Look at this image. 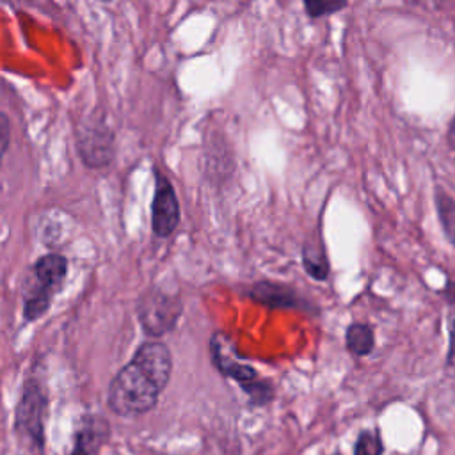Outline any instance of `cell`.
I'll return each mask as SVG.
<instances>
[{"label":"cell","instance_id":"obj_5","mask_svg":"<svg viewBox=\"0 0 455 455\" xmlns=\"http://www.w3.org/2000/svg\"><path fill=\"white\" fill-rule=\"evenodd\" d=\"M183 311L178 293H169L158 286L148 288L137 302V318L146 336L156 339L174 331Z\"/></svg>","mask_w":455,"mask_h":455},{"label":"cell","instance_id":"obj_7","mask_svg":"<svg viewBox=\"0 0 455 455\" xmlns=\"http://www.w3.org/2000/svg\"><path fill=\"white\" fill-rule=\"evenodd\" d=\"M180 222V204L169 178L156 172V187L151 206V228L158 238H167Z\"/></svg>","mask_w":455,"mask_h":455},{"label":"cell","instance_id":"obj_18","mask_svg":"<svg viewBox=\"0 0 455 455\" xmlns=\"http://www.w3.org/2000/svg\"><path fill=\"white\" fill-rule=\"evenodd\" d=\"M448 142H450V149H451V155H453V160H455V116H453V121H451V126H450Z\"/></svg>","mask_w":455,"mask_h":455},{"label":"cell","instance_id":"obj_2","mask_svg":"<svg viewBox=\"0 0 455 455\" xmlns=\"http://www.w3.org/2000/svg\"><path fill=\"white\" fill-rule=\"evenodd\" d=\"M208 348L212 363L217 368V371L222 377L235 380L240 386V389L249 396L251 405L261 407L272 402L274 386L268 380L261 379L259 373L251 364L242 361V357L236 354L233 341L224 332H213Z\"/></svg>","mask_w":455,"mask_h":455},{"label":"cell","instance_id":"obj_10","mask_svg":"<svg viewBox=\"0 0 455 455\" xmlns=\"http://www.w3.org/2000/svg\"><path fill=\"white\" fill-rule=\"evenodd\" d=\"M302 265L309 277L316 281H325L329 275V259L325 245L320 236H311L302 247Z\"/></svg>","mask_w":455,"mask_h":455},{"label":"cell","instance_id":"obj_14","mask_svg":"<svg viewBox=\"0 0 455 455\" xmlns=\"http://www.w3.org/2000/svg\"><path fill=\"white\" fill-rule=\"evenodd\" d=\"M304 7L307 16L322 18L345 9L347 0H304Z\"/></svg>","mask_w":455,"mask_h":455},{"label":"cell","instance_id":"obj_11","mask_svg":"<svg viewBox=\"0 0 455 455\" xmlns=\"http://www.w3.org/2000/svg\"><path fill=\"white\" fill-rule=\"evenodd\" d=\"M345 343H347V350L352 355H355V357L368 355L375 347L373 327L368 323H363V322L350 323L345 332Z\"/></svg>","mask_w":455,"mask_h":455},{"label":"cell","instance_id":"obj_3","mask_svg":"<svg viewBox=\"0 0 455 455\" xmlns=\"http://www.w3.org/2000/svg\"><path fill=\"white\" fill-rule=\"evenodd\" d=\"M68 272V261L64 256L50 252L41 256L23 286V320L36 322L48 309L53 297L60 291Z\"/></svg>","mask_w":455,"mask_h":455},{"label":"cell","instance_id":"obj_9","mask_svg":"<svg viewBox=\"0 0 455 455\" xmlns=\"http://www.w3.org/2000/svg\"><path fill=\"white\" fill-rule=\"evenodd\" d=\"M249 297L272 309H309V304L290 286L272 281H259L249 290Z\"/></svg>","mask_w":455,"mask_h":455},{"label":"cell","instance_id":"obj_16","mask_svg":"<svg viewBox=\"0 0 455 455\" xmlns=\"http://www.w3.org/2000/svg\"><path fill=\"white\" fill-rule=\"evenodd\" d=\"M9 142H11V121L4 112H0V167H2L4 155L9 148Z\"/></svg>","mask_w":455,"mask_h":455},{"label":"cell","instance_id":"obj_6","mask_svg":"<svg viewBox=\"0 0 455 455\" xmlns=\"http://www.w3.org/2000/svg\"><path fill=\"white\" fill-rule=\"evenodd\" d=\"M78 155L87 167H105L116 155L114 133L101 114H91L76 132Z\"/></svg>","mask_w":455,"mask_h":455},{"label":"cell","instance_id":"obj_19","mask_svg":"<svg viewBox=\"0 0 455 455\" xmlns=\"http://www.w3.org/2000/svg\"><path fill=\"white\" fill-rule=\"evenodd\" d=\"M332 455H341V453H339V451H334V453H332Z\"/></svg>","mask_w":455,"mask_h":455},{"label":"cell","instance_id":"obj_17","mask_svg":"<svg viewBox=\"0 0 455 455\" xmlns=\"http://www.w3.org/2000/svg\"><path fill=\"white\" fill-rule=\"evenodd\" d=\"M441 295L446 299V302L455 304V281H448L446 286L441 290Z\"/></svg>","mask_w":455,"mask_h":455},{"label":"cell","instance_id":"obj_4","mask_svg":"<svg viewBox=\"0 0 455 455\" xmlns=\"http://www.w3.org/2000/svg\"><path fill=\"white\" fill-rule=\"evenodd\" d=\"M48 407L50 400L43 382L37 379H27L16 403L14 428L21 439L37 450H43L46 441Z\"/></svg>","mask_w":455,"mask_h":455},{"label":"cell","instance_id":"obj_12","mask_svg":"<svg viewBox=\"0 0 455 455\" xmlns=\"http://www.w3.org/2000/svg\"><path fill=\"white\" fill-rule=\"evenodd\" d=\"M435 204H437V213L441 219L443 231L448 236V240L455 245V201L444 190H437Z\"/></svg>","mask_w":455,"mask_h":455},{"label":"cell","instance_id":"obj_20","mask_svg":"<svg viewBox=\"0 0 455 455\" xmlns=\"http://www.w3.org/2000/svg\"><path fill=\"white\" fill-rule=\"evenodd\" d=\"M100 2H112V0H100Z\"/></svg>","mask_w":455,"mask_h":455},{"label":"cell","instance_id":"obj_1","mask_svg":"<svg viewBox=\"0 0 455 455\" xmlns=\"http://www.w3.org/2000/svg\"><path fill=\"white\" fill-rule=\"evenodd\" d=\"M172 373V354L162 341H144L133 357L112 377L107 389L108 409L121 418L153 411Z\"/></svg>","mask_w":455,"mask_h":455},{"label":"cell","instance_id":"obj_8","mask_svg":"<svg viewBox=\"0 0 455 455\" xmlns=\"http://www.w3.org/2000/svg\"><path fill=\"white\" fill-rule=\"evenodd\" d=\"M110 425L100 414H82L73 434V446L69 455H96L108 441Z\"/></svg>","mask_w":455,"mask_h":455},{"label":"cell","instance_id":"obj_13","mask_svg":"<svg viewBox=\"0 0 455 455\" xmlns=\"http://www.w3.org/2000/svg\"><path fill=\"white\" fill-rule=\"evenodd\" d=\"M384 453V443L377 430H361L355 444H354V455H382Z\"/></svg>","mask_w":455,"mask_h":455},{"label":"cell","instance_id":"obj_15","mask_svg":"<svg viewBox=\"0 0 455 455\" xmlns=\"http://www.w3.org/2000/svg\"><path fill=\"white\" fill-rule=\"evenodd\" d=\"M444 368L455 375V311H451L448 316V354Z\"/></svg>","mask_w":455,"mask_h":455}]
</instances>
